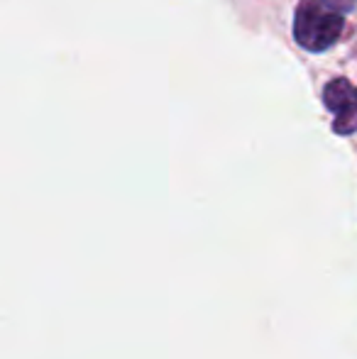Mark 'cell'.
Masks as SVG:
<instances>
[{"mask_svg":"<svg viewBox=\"0 0 357 359\" xmlns=\"http://www.w3.org/2000/svg\"><path fill=\"white\" fill-rule=\"evenodd\" d=\"M345 29V15L328 8L323 0H301L294 13V39L306 52L330 49Z\"/></svg>","mask_w":357,"mask_h":359,"instance_id":"obj_1","label":"cell"},{"mask_svg":"<svg viewBox=\"0 0 357 359\" xmlns=\"http://www.w3.org/2000/svg\"><path fill=\"white\" fill-rule=\"evenodd\" d=\"M323 105L333 113L335 135L357 133V86L348 79H333L323 88Z\"/></svg>","mask_w":357,"mask_h":359,"instance_id":"obj_2","label":"cell"},{"mask_svg":"<svg viewBox=\"0 0 357 359\" xmlns=\"http://www.w3.org/2000/svg\"><path fill=\"white\" fill-rule=\"evenodd\" d=\"M328 8H333V10H338V13H343V15H348V13H353L355 10V5H357V0H323Z\"/></svg>","mask_w":357,"mask_h":359,"instance_id":"obj_3","label":"cell"}]
</instances>
